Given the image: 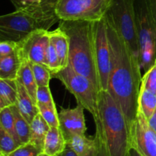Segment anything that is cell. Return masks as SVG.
I'll return each instance as SVG.
<instances>
[{"label": "cell", "instance_id": "cell-10", "mask_svg": "<svg viewBox=\"0 0 156 156\" xmlns=\"http://www.w3.org/2000/svg\"><path fill=\"white\" fill-rule=\"evenodd\" d=\"M131 146L142 156H156V133L139 108L130 129Z\"/></svg>", "mask_w": 156, "mask_h": 156}, {"label": "cell", "instance_id": "cell-12", "mask_svg": "<svg viewBox=\"0 0 156 156\" xmlns=\"http://www.w3.org/2000/svg\"><path fill=\"white\" fill-rule=\"evenodd\" d=\"M83 106L77 105L75 108L63 109L58 114L59 126L66 142L77 135H85L86 124Z\"/></svg>", "mask_w": 156, "mask_h": 156}, {"label": "cell", "instance_id": "cell-36", "mask_svg": "<svg viewBox=\"0 0 156 156\" xmlns=\"http://www.w3.org/2000/svg\"><path fill=\"white\" fill-rule=\"evenodd\" d=\"M148 121H149V124L151 126V128L156 133V110L152 115V117L148 120Z\"/></svg>", "mask_w": 156, "mask_h": 156}, {"label": "cell", "instance_id": "cell-5", "mask_svg": "<svg viewBox=\"0 0 156 156\" xmlns=\"http://www.w3.org/2000/svg\"><path fill=\"white\" fill-rule=\"evenodd\" d=\"M53 78L59 79L76 98L78 105H81L91 113L94 123H101L98 107L99 91L86 76L76 73L70 65L53 75Z\"/></svg>", "mask_w": 156, "mask_h": 156}, {"label": "cell", "instance_id": "cell-35", "mask_svg": "<svg viewBox=\"0 0 156 156\" xmlns=\"http://www.w3.org/2000/svg\"><path fill=\"white\" fill-rule=\"evenodd\" d=\"M58 156H78V155L75 152V151L72 149L71 146H70L69 144H67L65 150H64L62 153L59 154Z\"/></svg>", "mask_w": 156, "mask_h": 156}, {"label": "cell", "instance_id": "cell-26", "mask_svg": "<svg viewBox=\"0 0 156 156\" xmlns=\"http://www.w3.org/2000/svg\"><path fill=\"white\" fill-rule=\"evenodd\" d=\"M20 146L21 145L0 126V155H8Z\"/></svg>", "mask_w": 156, "mask_h": 156}, {"label": "cell", "instance_id": "cell-23", "mask_svg": "<svg viewBox=\"0 0 156 156\" xmlns=\"http://www.w3.org/2000/svg\"><path fill=\"white\" fill-rule=\"evenodd\" d=\"M139 108L148 120L156 110V94L142 85L139 95Z\"/></svg>", "mask_w": 156, "mask_h": 156}, {"label": "cell", "instance_id": "cell-22", "mask_svg": "<svg viewBox=\"0 0 156 156\" xmlns=\"http://www.w3.org/2000/svg\"><path fill=\"white\" fill-rule=\"evenodd\" d=\"M15 117V131L22 144H26L30 142V124L21 115L16 105L12 106Z\"/></svg>", "mask_w": 156, "mask_h": 156}, {"label": "cell", "instance_id": "cell-9", "mask_svg": "<svg viewBox=\"0 0 156 156\" xmlns=\"http://www.w3.org/2000/svg\"><path fill=\"white\" fill-rule=\"evenodd\" d=\"M92 26L94 58L100 80L101 89L107 91L111 69V55L105 16L100 21L92 22Z\"/></svg>", "mask_w": 156, "mask_h": 156}, {"label": "cell", "instance_id": "cell-3", "mask_svg": "<svg viewBox=\"0 0 156 156\" xmlns=\"http://www.w3.org/2000/svg\"><path fill=\"white\" fill-rule=\"evenodd\" d=\"M98 107L104 135L111 156H129L130 129L124 114L108 91H99Z\"/></svg>", "mask_w": 156, "mask_h": 156}, {"label": "cell", "instance_id": "cell-27", "mask_svg": "<svg viewBox=\"0 0 156 156\" xmlns=\"http://www.w3.org/2000/svg\"><path fill=\"white\" fill-rule=\"evenodd\" d=\"M47 65L49 69L51 72L52 76L53 75L56 74L62 69V65H61L59 56L56 51V49L50 42L47 53Z\"/></svg>", "mask_w": 156, "mask_h": 156}, {"label": "cell", "instance_id": "cell-19", "mask_svg": "<svg viewBox=\"0 0 156 156\" xmlns=\"http://www.w3.org/2000/svg\"><path fill=\"white\" fill-rule=\"evenodd\" d=\"M18 100V83L13 79H0V110L16 105Z\"/></svg>", "mask_w": 156, "mask_h": 156}, {"label": "cell", "instance_id": "cell-32", "mask_svg": "<svg viewBox=\"0 0 156 156\" xmlns=\"http://www.w3.org/2000/svg\"><path fill=\"white\" fill-rule=\"evenodd\" d=\"M141 85L156 94V62L150 69L144 73Z\"/></svg>", "mask_w": 156, "mask_h": 156}, {"label": "cell", "instance_id": "cell-2", "mask_svg": "<svg viewBox=\"0 0 156 156\" xmlns=\"http://www.w3.org/2000/svg\"><path fill=\"white\" fill-rule=\"evenodd\" d=\"M59 27L69 37V65L76 73L88 78L100 91L101 89L94 58L92 22L59 21Z\"/></svg>", "mask_w": 156, "mask_h": 156}, {"label": "cell", "instance_id": "cell-39", "mask_svg": "<svg viewBox=\"0 0 156 156\" xmlns=\"http://www.w3.org/2000/svg\"><path fill=\"white\" fill-rule=\"evenodd\" d=\"M155 62H156V61H155Z\"/></svg>", "mask_w": 156, "mask_h": 156}, {"label": "cell", "instance_id": "cell-11", "mask_svg": "<svg viewBox=\"0 0 156 156\" xmlns=\"http://www.w3.org/2000/svg\"><path fill=\"white\" fill-rule=\"evenodd\" d=\"M21 53L30 62L47 65V53L50 45L49 30L38 29L19 42Z\"/></svg>", "mask_w": 156, "mask_h": 156}, {"label": "cell", "instance_id": "cell-31", "mask_svg": "<svg viewBox=\"0 0 156 156\" xmlns=\"http://www.w3.org/2000/svg\"><path fill=\"white\" fill-rule=\"evenodd\" d=\"M37 105L56 108V105L50 92V86H39L37 91Z\"/></svg>", "mask_w": 156, "mask_h": 156}, {"label": "cell", "instance_id": "cell-33", "mask_svg": "<svg viewBox=\"0 0 156 156\" xmlns=\"http://www.w3.org/2000/svg\"><path fill=\"white\" fill-rule=\"evenodd\" d=\"M20 44L11 41H0V56H5L15 53L19 49Z\"/></svg>", "mask_w": 156, "mask_h": 156}, {"label": "cell", "instance_id": "cell-37", "mask_svg": "<svg viewBox=\"0 0 156 156\" xmlns=\"http://www.w3.org/2000/svg\"><path fill=\"white\" fill-rule=\"evenodd\" d=\"M129 156H142V155H140V154L139 153L136 149H133L132 148V149H130V152H129Z\"/></svg>", "mask_w": 156, "mask_h": 156}, {"label": "cell", "instance_id": "cell-29", "mask_svg": "<svg viewBox=\"0 0 156 156\" xmlns=\"http://www.w3.org/2000/svg\"><path fill=\"white\" fill-rule=\"evenodd\" d=\"M95 127L96 132L94 139H95L96 146H97L96 156H111L108 146H107L105 135H104L101 123L95 124Z\"/></svg>", "mask_w": 156, "mask_h": 156}, {"label": "cell", "instance_id": "cell-21", "mask_svg": "<svg viewBox=\"0 0 156 156\" xmlns=\"http://www.w3.org/2000/svg\"><path fill=\"white\" fill-rule=\"evenodd\" d=\"M16 80L26 88L30 97L37 103V91L38 86L34 76L31 64L27 59H24Z\"/></svg>", "mask_w": 156, "mask_h": 156}, {"label": "cell", "instance_id": "cell-28", "mask_svg": "<svg viewBox=\"0 0 156 156\" xmlns=\"http://www.w3.org/2000/svg\"><path fill=\"white\" fill-rule=\"evenodd\" d=\"M39 113L41 114L50 127H59V116L56 108L37 105Z\"/></svg>", "mask_w": 156, "mask_h": 156}, {"label": "cell", "instance_id": "cell-7", "mask_svg": "<svg viewBox=\"0 0 156 156\" xmlns=\"http://www.w3.org/2000/svg\"><path fill=\"white\" fill-rule=\"evenodd\" d=\"M56 23L34 18L21 11L0 17V41L21 42L30 34L38 29L48 30Z\"/></svg>", "mask_w": 156, "mask_h": 156}, {"label": "cell", "instance_id": "cell-20", "mask_svg": "<svg viewBox=\"0 0 156 156\" xmlns=\"http://www.w3.org/2000/svg\"><path fill=\"white\" fill-rule=\"evenodd\" d=\"M67 144L71 146L78 156H96L97 146L95 139H91L85 135L73 136Z\"/></svg>", "mask_w": 156, "mask_h": 156}, {"label": "cell", "instance_id": "cell-1", "mask_svg": "<svg viewBox=\"0 0 156 156\" xmlns=\"http://www.w3.org/2000/svg\"><path fill=\"white\" fill-rule=\"evenodd\" d=\"M106 21L111 55V69L107 91L120 107L131 129L138 113L143 79L140 61L107 18Z\"/></svg>", "mask_w": 156, "mask_h": 156}, {"label": "cell", "instance_id": "cell-25", "mask_svg": "<svg viewBox=\"0 0 156 156\" xmlns=\"http://www.w3.org/2000/svg\"><path fill=\"white\" fill-rule=\"evenodd\" d=\"M30 64L37 86H50V81L53 77L48 67L34 62H30Z\"/></svg>", "mask_w": 156, "mask_h": 156}, {"label": "cell", "instance_id": "cell-6", "mask_svg": "<svg viewBox=\"0 0 156 156\" xmlns=\"http://www.w3.org/2000/svg\"><path fill=\"white\" fill-rule=\"evenodd\" d=\"M105 17L123 37L134 56L140 61L133 0H111V5Z\"/></svg>", "mask_w": 156, "mask_h": 156}, {"label": "cell", "instance_id": "cell-13", "mask_svg": "<svg viewBox=\"0 0 156 156\" xmlns=\"http://www.w3.org/2000/svg\"><path fill=\"white\" fill-rule=\"evenodd\" d=\"M15 10L21 11L34 18L56 23L59 18L56 14L59 0H10Z\"/></svg>", "mask_w": 156, "mask_h": 156}, {"label": "cell", "instance_id": "cell-30", "mask_svg": "<svg viewBox=\"0 0 156 156\" xmlns=\"http://www.w3.org/2000/svg\"><path fill=\"white\" fill-rule=\"evenodd\" d=\"M42 153V149L37 147L31 143H28L20 146L8 155L0 156H40Z\"/></svg>", "mask_w": 156, "mask_h": 156}, {"label": "cell", "instance_id": "cell-4", "mask_svg": "<svg viewBox=\"0 0 156 156\" xmlns=\"http://www.w3.org/2000/svg\"><path fill=\"white\" fill-rule=\"evenodd\" d=\"M141 71L146 73L156 61V27L148 0H133Z\"/></svg>", "mask_w": 156, "mask_h": 156}, {"label": "cell", "instance_id": "cell-14", "mask_svg": "<svg viewBox=\"0 0 156 156\" xmlns=\"http://www.w3.org/2000/svg\"><path fill=\"white\" fill-rule=\"evenodd\" d=\"M24 59L20 47L12 54L0 56V79L16 80Z\"/></svg>", "mask_w": 156, "mask_h": 156}, {"label": "cell", "instance_id": "cell-8", "mask_svg": "<svg viewBox=\"0 0 156 156\" xmlns=\"http://www.w3.org/2000/svg\"><path fill=\"white\" fill-rule=\"evenodd\" d=\"M111 0H59L56 14L59 21H100L106 15Z\"/></svg>", "mask_w": 156, "mask_h": 156}, {"label": "cell", "instance_id": "cell-38", "mask_svg": "<svg viewBox=\"0 0 156 156\" xmlns=\"http://www.w3.org/2000/svg\"><path fill=\"white\" fill-rule=\"evenodd\" d=\"M40 156H49V155H46V154H44V153H42V154H41V155H40Z\"/></svg>", "mask_w": 156, "mask_h": 156}, {"label": "cell", "instance_id": "cell-18", "mask_svg": "<svg viewBox=\"0 0 156 156\" xmlns=\"http://www.w3.org/2000/svg\"><path fill=\"white\" fill-rule=\"evenodd\" d=\"M50 126L46 122L41 114H37L30 123V139L31 143L37 147L44 149V142Z\"/></svg>", "mask_w": 156, "mask_h": 156}, {"label": "cell", "instance_id": "cell-16", "mask_svg": "<svg viewBox=\"0 0 156 156\" xmlns=\"http://www.w3.org/2000/svg\"><path fill=\"white\" fill-rule=\"evenodd\" d=\"M17 83H18V100H17L16 106L18 107L21 115L30 124L35 116L39 114V109L37 103L30 97L26 88L18 81Z\"/></svg>", "mask_w": 156, "mask_h": 156}, {"label": "cell", "instance_id": "cell-24", "mask_svg": "<svg viewBox=\"0 0 156 156\" xmlns=\"http://www.w3.org/2000/svg\"><path fill=\"white\" fill-rule=\"evenodd\" d=\"M0 126L2 127L6 132L9 133L20 145H23L20 141L15 131V117L12 106L6 107L0 110Z\"/></svg>", "mask_w": 156, "mask_h": 156}, {"label": "cell", "instance_id": "cell-17", "mask_svg": "<svg viewBox=\"0 0 156 156\" xmlns=\"http://www.w3.org/2000/svg\"><path fill=\"white\" fill-rule=\"evenodd\" d=\"M67 142L59 127H50L44 142L43 153L49 156H58L65 150Z\"/></svg>", "mask_w": 156, "mask_h": 156}, {"label": "cell", "instance_id": "cell-34", "mask_svg": "<svg viewBox=\"0 0 156 156\" xmlns=\"http://www.w3.org/2000/svg\"><path fill=\"white\" fill-rule=\"evenodd\" d=\"M148 2L156 27V0H148Z\"/></svg>", "mask_w": 156, "mask_h": 156}, {"label": "cell", "instance_id": "cell-15", "mask_svg": "<svg viewBox=\"0 0 156 156\" xmlns=\"http://www.w3.org/2000/svg\"><path fill=\"white\" fill-rule=\"evenodd\" d=\"M49 36L50 42L54 46L63 69L69 64V37L59 27L53 30H49Z\"/></svg>", "mask_w": 156, "mask_h": 156}]
</instances>
